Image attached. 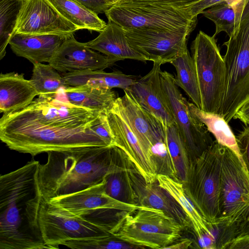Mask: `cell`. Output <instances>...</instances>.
I'll return each mask as SVG.
<instances>
[{
	"label": "cell",
	"instance_id": "obj_1",
	"mask_svg": "<svg viewBox=\"0 0 249 249\" xmlns=\"http://www.w3.org/2000/svg\"><path fill=\"white\" fill-rule=\"evenodd\" d=\"M54 95H39L29 106L2 115L0 139L11 150L42 153L108 146L93 130L101 113Z\"/></svg>",
	"mask_w": 249,
	"mask_h": 249
},
{
	"label": "cell",
	"instance_id": "obj_2",
	"mask_svg": "<svg viewBox=\"0 0 249 249\" xmlns=\"http://www.w3.org/2000/svg\"><path fill=\"white\" fill-rule=\"evenodd\" d=\"M39 164L31 160L0 177V249H49L38 225Z\"/></svg>",
	"mask_w": 249,
	"mask_h": 249
},
{
	"label": "cell",
	"instance_id": "obj_3",
	"mask_svg": "<svg viewBox=\"0 0 249 249\" xmlns=\"http://www.w3.org/2000/svg\"><path fill=\"white\" fill-rule=\"evenodd\" d=\"M114 146L51 151L40 163L38 183L47 199L80 191L103 181L113 160Z\"/></svg>",
	"mask_w": 249,
	"mask_h": 249
},
{
	"label": "cell",
	"instance_id": "obj_4",
	"mask_svg": "<svg viewBox=\"0 0 249 249\" xmlns=\"http://www.w3.org/2000/svg\"><path fill=\"white\" fill-rule=\"evenodd\" d=\"M183 227L163 211L146 206L123 212L109 232L140 249H165L180 237Z\"/></svg>",
	"mask_w": 249,
	"mask_h": 249
},
{
	"label": "cell",
	"instance_id": "obj_5",
	"mask_svg": "<svg viewBox=\"0 0 249 249\" xmlns=\"http://www.w3.org/2000/svg\"><path fill=\"white\" fill-rule=\"evenodd\" d=\"M223 145L216 140L190 162L183 184L185 192L208 222L220 217L219 196Z\"/></svg>",
	"mask_w": 249,
	"mask_h": 249
},
{
	"label": "cell",
	"instance_id": "obj_6",
	"mask_svg": "<svg viewBox=\"0 0 249 249\" xmlns=\"http://www.w3.org/2000/svg\"><path fill=\"white\" fill-rule=\"evenodd\" d=\"M226 71L225 96L220 114L228 123L236 109L249 98V1L237 29L224 43Z\"/></svg>",
	"mask_w": 249,
	"mask_h": 249
},
{
	"label": "cell",
	"instance_id": "obj_7",
	"mask_svg": "<svg viewBox=\"0 0 249 249\" xmlns=\"http://www.w3.org/2000/svg\"><path fill=\"white\" fill-rule=\"evenodd\" d=\"M108 21L124 30H189L197 18H192L185 7L146 2H124L111 6L105 13Z\"/></svg>",
	"mask_w": 249,
	"mask_h": 249
},
{
	"label": "cell",
	"instance_id": "obj_8",
	"mask_svg": "<svg viewBox=\"0 0 249 249\" xmlns=\"http://www.w3.org/2000/svg\"><path fill=\"white\" fill-rule=\"evenodd\" d=\"M191 50L199 87L201 109L219 114L225 93L226 71L214 37L199 31L192 42Z\"/></svg>",
	"mask_w": 249,
	"mask_h": 249
},
{
	"label": "cell",
	"instance_id": "obj_9",
	"mask_svg": "<svg viewBox=\"0 0 249 249\" xmlns=\"http://www.w3.org/2000/svg\"><path fill=\"white\" fill-rule=\"evenodd\" d=\"M106 178L98 184L78 192L48 199L109 232L119 215L117 211L134 212L142 206L126 203L108 195Z\"/></svg>",
	"mask_w": 249,
	"mask_h": 249
},
{
	"label": "cell",
	"instance_id": "obj_10",
	"mask_svg": "<svg viewBox=\"0 0 249 249\" xmlns=\"http://www.w3.org/2000/svg\"><path fill=\"white\" fill-rule=\"evenodd\" d=\"M219 218L243 222L249 217V174L240 157L223 145Z\"/></svg>",
	"mask_w": 249,
	"mask_h": 249
},
{
	"label": "cell",
	"instance_id": "obj_11",
	"mask_svg": "<svg viewBox=\"0 0 249 249\" xmlns=\"http://www.w3.org/2000/svg\"><path fill=\"white\" fill-rule=\"evenodd\" d=\"M160 79L189 163L200 157L214 141L205 125L190 111L189 102L175 84L174 76L161 71Z\"/></svg>",
	"mask_w": 249,
	"mask_h": 249
},
{
	"label": "cell",
	"instance_id": "obj_12",
	"mask_svg": "<svg viewBox=\"0 0 249 249\" xmlns=\"http://www.w3.org/2000/svg\"><path fill=\"white\" fill-rule=\"evenodd\" d=\"M38 225L49 249H58L68 240L106 235L108 231L41 196Z\"/></svg>",
	"mask_w": 249,
	"mask_h": 249
},
{
	"label": "cell",
	"instance_id": "obj_13",
	"mask_svg": "<svg viewBox=\"0 0 249 249\" xmlns=\"http://www.w3.org/2000/svg\"><path fill=\"white\" fill-rule=\"evenodd\" d=\"M104 114L113 145L121 149L135 165L146 183L157 181V170L153 159L145 152L126 118L118 99Z\"/></svg>",
	"mask_w": 249,
	"mask_h": 249
},
{
	"label": "cell",
	"instance_id": "obj_14",
	"mask_svg": "<svg viewBox=\"0 0 249 249\" xmlns=\"http://www.w3.org/2000/svg\"><path fill=\"white\" fill-rule=\"evenodd\" d=\"M130 45L147 61L171 63L188 50L191 31L124 30Z\"/></svg>",
	"mask_w": 249,
	"mask_h": 249
},
{
	"label": "cell",
	"instance_id": "obj_15",
	"mask_svg": "<svg viewBox=\"0 0 249 249\" xmlns=\"http://www.w3.org/2000/svg\"><path fill=\"white\" fill-rule=\"evenodd\" d=\"M78 30L48 0H22L14 34L71 35Z\"/></svg>",
	"mask_w": 249,
	"mask_h": 249
},
{
	"label": "cell",
	"instance_id": "obj_16",
	"mask_svg": "<svg viewBox=\"0 0 249 249\" xmlns=\"http://www.w3.org/2000/svg\"><path fill=\"white\" fill-rule=\"evenodd\" d=\"M113 153L112 166L105 177L106 192L120 201L140 205L146 182L124 152L114 146Z\"/></svg>",
	"mask_w": 249,
	"mask_h": 249
},
{
	"label": "cell",
	"instance_id": "obj_17",
	"mask_svg": "<svg viewBox=\"0 0 249 249\" xmlns=\"http://www.w3.org/2000/svg\"><path fill=\"white\" fill-rule=\"evenodd\" d=\"M160 63L154 62L149 72L137 79L127 89L139 104L155 117L164 127L175 123L160 79Z\"/></svg>",
	"mask_w": 249,
	"mask_h": 249
},
{
	"label": "cell",
	"instance_id": "obj_18",
	"mask_svg": "<svg viewBox=\"0 0 249 249\" xmlns=\"http://www.w3.org/2000/svg\"><path fill=\"white\" fill-rule=\"evenodd\" d=\"M118 97L123 111L145 152L152 158V149L165 142V129L161 122L143 108L128 89Z\"/></svg>",
	"mask_w": 249,
	"mask_h": 249
},
{
	"label": "cell",
	"instance_id": "obj_19",
	"mask_svg": "<svg viewBox=\"0 0 249 249\" xmlns=\"http://www.w3.org/2000/svg\"><path fill=\"white\" fill-rule=\"evenodd\" d=\"M58 71L104 70L112 65L108 58L89 48L86 43L77 41L73 35L67 38L48 63Z\"/></svg>",
	"mask_w": 249,
	"mask_h": 249
},
{
	"label": "cell",
	"instance_id": "obj_20",
	"mask_svg": "<svg viewBox=\"0 0 249 249\" xmlns=\"http://www.w3.org/2000/svg\"><path fill=\"white\" fill-rule=\"evenodd\" d=\"M72 35L16 34L9 44L16 55L27 59L33 64L49 63L62 44Z\"/></svg>",
	"mask_w": 249,
	"mask_h": 249
},
{
	"label": "cell",
	"instance_id": "obj_21",
	"mask_svg": "<svg viewBox=\"0 0 249 249\" xmlns=\"http://www.w3.org/2000/svg\"><path fill=\"white\" fill-rule=\"evenodd\" d=\"M86 43L89 48L105 54L112 65L125 59L147 61L130 45L124 29L111 21H108L97 37Z\"/></svg>",
	"mask_w": 249,
	"mask_h": 249
},
{
	"label": "cell",
	"instance_id": "obj_22",
	"mask_svg": "<svg viewBox=\"0 0 249 249\" xmlns=\"http://www.w3.org/2000/svg\"><path fill=\"white\" fill-rule=\"evenodd\" d=\"M39 95L24 74L15 72L0 75V112L2 115L18 111L29 106Z\"/></svg>",
	"mask_w": 249,
	"mask_h": 249
},
{
	"label": "cell",
	"instance_id": "obj_23",
	"mask_svg": "<svg viewBox=\"0 0 249 249\" xmlns=\"http://www.w3.org/2000/svg\"><path fill=\"white\" fill-rule=\"evenodd\" d=\"M62 76L66 86L88 85L109 89H126L137 79L136 77L126 75L121 71L107 72L100 70L66 72Z\"/></svg>",
	"mask_w": 249,
	"mask_h": 249
},
{
	"label": "cell",
	"instance_id": "obj_24",
	"mask_svg": "<svg viewBox=\"0 0 249 249\" xmlns=\"http://www.w3.org/2000/svg\"><path fill=\"white\" fill-rule=\"evenodd\" d=\"M62 91L65 98L72 105L100 113L111 108L117 98L112 89L88 85L66 86Z\"/></svg>",
	"mask_w": 249,
	"mask_h": 249
},
{
	"label": "cell",
	"instance_id": "obj_25",
	"mask_svg": "<svg viewBox=\"0 0 249 249\" xmlns=\"http://www.w3.org/2000/svg\"><path fill=\"white\" fill-rule=\"evenodd\" d=\"M139 205L163 211L178 223L184 230L192 227L190 220L179 203L160 187L157 181L146 183Z\"/></svg>",
	"mask_w": 249,
	"mask_h": 249
},
{
	"label": "cell",
	"instance_id": "obj_26",
	"mask_svg": "<svg viewBox=\"0 0 249 249\" xmlns=\"http://www.w3.org/2000/svg\"><path fill=\"white\" fill-rule=\"evenodd\" d=\"M158 185L168 192L179 203L190 220L198 240L209 234V222L200 214L187 196L183 184L169 176L158 174Z\"/></svg>",
	"mask_w": 249,
	"mask_h": 249
},
{
	"label": "cell",
	"instance_id": "obj_27",
	"mask_svg": "<svg viewBox=\"0 0 249 249\" xmlns=\"http://www.w3.org/2000/svg\"><path fill=\"white\" fill-rule=\"evenodd\" d=\"M57 11L79 30L87 29L100 33L107 23L98 15L76 0H48Z\"/></svg>",
	"mask_w": 249,
	"mask_h": 249
},
{
	"label": "cell",
	"instance_id": "obj_28",
	"mask_svg": "<svg viewBox=\"0 0 249 249\" xmlns=\"http://www.w3.org/2000/svg\"><path fill=\"white\" fill-rule=\"evenodd\" d=\"M176 71L175 83L181 88L197 107L201 109L200 96L194 62L188 50L171 63Z\"/></svg>",
	"mask_w": 249,
	"mask_h": 249
},
{
	"label": "cell",
	"instance_id": "obj_29",
	"mask_svg": "<svg viewBox=\"0 0 249 249\" xmlns=\"http://www.w3.org/2000/svg\"><path fill=\"white\" fill-rule=\"evenodd\" d=\"M188 105L191 112L205 125L215 140L232 150L240 157L236 136L224 118L218 113L204 111L193 103L189 102Z\"/></svg>",
	"mask_w": 249,
	"mask_h": 249
},
{
	"label": "cell",
	"instance_id": "obj_30",
	"mask_svg": "<svg viewBox=\"0 0 249 249\" xmlns=\"http://www.w3.org/2000/svg\"><path fill=\"white\" fill-rule=\"evenodd\" d=\"M32 72L30 80L39 95H54L66 87L63 76L49 63L33 64Z\"/></svg>",
	"mask_w": 249,
	"mask_h": 249
},
{
	"label": "cell",
	"instance_id": "obj_31",
	"mask_svg": "<svg viewBox=\"0 0 249 249\" xmlns=\"http://www.w3.org/2000/svg\"><path fill=\"white\" fill-rule=\"evenodd\" d=\"M22 4V0H0V60L5 55Z\"/></svg>",
	"mask_w": 249,
	"mask_h": 249
},
{
	"label": "cell",
	"instance_id": "obj_32",
	"mask_svg": "<svg viewBox=\"0 0 249 249\" xmlns=\"http://www.w3.org/2000/svg\"><path fill=\"white\" fill-rule=\"evenodd\" d=\"M165 141L177 180L183 183L186 178L189 160L175 123L165 128Z\"/></svg>",
	"mask_w": 249,
	"mask_h": 249
},
{
	"label": "cell",
	"instance_id": "obj_33",
	"mask_svg": "<svg viewBox=\"0 0 249 249\" xmlns=\"http://www.w3.org/2000/svg\"><path fill=\"white\" fill-rule=\"evenodd\" d=\"M204 17L215 24V36L221 32H226L229 36L237 29L236 13L233 7L225 1L213 6L201 13Z\"/></svg>",
	"mask_w": 249,
	"mask_h": 249
},
{
	"label": "cell",
	"instance_id": "obj_34",
	"mask_svg": "<svg viewBox=\"0 0 249 249\" xmlns=\"http://www.w3.org/2000/svg\"><path fill=\"white\" fill-rule=\"evenodd\" d=\"M62 245L74 249H131L139 247L126 243L111 233L108 234L72 239Z\"/></svg>",
	"mask_w": 249,
	"mask_h": 249
},
{
	"label": "cell",
	"instance_id": "obj_35",
	"mask_svg": "<svg viewBox=\"0 0 249 249\" xmlns=\"http://www.w3.org/2000/svg\"><path fill=\"white\" fill-rule=\"evenodd\" d=\"M152 158L156 165L158 174L166 175L177 180L166 141L157 144L152 148Z\"/></svg>",
	"mask_w": 249,
	"mask_h": 249
},
{
	"label": "cell",
	"instance_id": "obj_36",
	"mask_svg": "<svg viewBox=\"0 0 249 249\" xmlns=\"http://www.w3.org/2000/svg\"><path fill=\"white\" fill-rule=\"evenodd\" d=\"M240 158L249 174V126L236 136Z\"/></svg>",
	"mask_w": 249,
	"mask_h": 249
},
{
	"label": "cell",
	"instance_id": "obj_37",
	"mask_svg": "<svg viewBox=\"0 0 249 249\" xmlns=\"http://www.w3.org/2000/svg\"><path fill=\"white\" fill-rule=\"evenodd\" d=\"M224 0H199L184 7L187 9L192 18H197L198 14L208 8H210Z\"/></svg>",
	"mask_w": 249,
	"mask_h": 249
},
{
	"label": "cell",
	"instance_id": "obj_38",
	"mask_svg": "<svg viewBox=\"0 0 249 249\" xmlns=\"http://www.w3.org/2000/svg\"><path fill=\"white\" fill-rule=\"evenodd\" d=\"M198 0H119L116 4L124 2H146L168 4L177 7H184Z\"/></svg>",
	"mask_w": 249,
	"mask_h": 249
},
{
	"label": "cell",
	"instance_id": "obj_39",
	"mask_svg": "<svg viewBox=\"0 0 249 249\" xmlns=\"http://www.w3.org/2000/svg\"><path fill=\"white\" fill-rule=\"evenodd\" d=\"M96 14L105 13L111 6L106 0H76Z\"/></svg>",
	"mask_w": 249,
	"mask_h": 249
},
{
	"label": "cell",
	"instance_id": "obj_40",
	"mask_svg": "<svg viewBox=\"0 0 249 249\" xmlns=\"http://www.w3.org/2000/svg\"><path fill=\"white\" fill-rule=\"evenodd\" d=\"M249 249V233L238 236L223 248V249Z\"/></svg>",
	"mask_w": 249,
	"mask_h": 249
},
{
	"label": "cell",
	"instance_id": "obj_41",
	"mask_svg": "<svg viewBox=\"0 0 249 249\" xmlns=\"http://www.w3.org/2000/svg\"><path fill=\"white\" fill-rule=\"evenodd\" d=\"M233 118L239 120L247 126H249V98L236 109Z\"/></svg>",
	"mask_w": 249,
	"mask_h": 249
},
{
	"label": "cell",
	"instance_id": "obj_42",
	"mask_svg": "<svg viewBox=\"0 0 249 249\" xmlns=\"http://www.w3.org/2000/svg\"><path fill=\"white\" fill-rule=\"evenodd\" d=\"M249 0H224L229 5L234 8L238 20L242 19V15Z\"/></svg>",
	"mask_w": 249,
	"mask_h": 249
},
{
	"label": "cell",
	"instance_id": "obj_43",
	"mask_svg": "<svg viewBox=\"0 0 249 249\" xmlns=\"http://www.w3.org/2000/svg\"><path fill=\"white\" fill-rule=\"evenodd\" d=\"M193 241L189 238H183L178 241V240L165 248L170 249H187L191 248Z\"/></svg>",
	"mask_w": 249,
	"mask_h": 249
},
{
	"label": "cell",
	"instance_id": "obj_44",
	"mask_svg": "<svg viewBox=\"0 0 249 249\" xmlns=\"http://www.w3.org/2000/svg\"><path fill=\"white\" fill-rule=\"evenodd\" d=\"M106 1L110 5L112 6L116 4L119 0H106Z\"/></svg>",
	"mask_w": 249,
	"mask_h": 249
}]
</instances>
